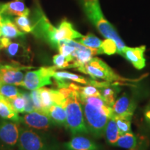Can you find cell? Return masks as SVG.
Here are the masks:
<instances>
[{"label": "cell", "instance_id": "cell-28", "mask_svg": "<svg viewBox=\"0 0 150 150\" xmlns=\"http://www.w3.org/2000/svg\"><path fill=\"white\" fill-rule=\"evenodd\" d=\"M15 23L21 31L24 33H31L33 31V26L29 16H18L14 19Z\"/></svg>", "mask_w": 150, "mask_h": 150}, {"label": "cell", "instance_id": "cell-16", "mask_svg": "<svg viewBox=\"0 0 150 150\" xmlns=\"http://www.w3.org/2000/svg\"><path fill=\"white\" fill-rule=\"evenodd\" d=\"M1 37L8 38H16L18 37H22L24 35L23 31H20L16 23L13 22L9 16L4 15L2 26L1 30Z\"/></svg>", "mask_w": 150, "mask_h": 150}, {"label": "cell", "instance_id": "cell-23", "mask_svg": "<svg viewBox=\"0 0 150 150\" xmlns=\"http://www.w3.org/2000/svg\"><path fill=\"white\" fill-rule=\"evenodd\" d=\"M54 79L56 80H61V81H66L70 80L73 81L77 82V83L81 84H86L88 85V79H86L83 76H80V75L72 74V73L65 72V71H55L54 72L53 76H52Z\"/></svg>", "mask_w": 150, "mask_h": 150}, {"label": "cell", "instance_id": "cell-6", "mask_svg": "<svg viewBox=\"0 0 150 150\" xmlns=\"http://www.w3.org/2000/svg\"><path fill=\"white\" fill-rule=\"evenodd\" d=\"M56 68L53 67H42L37 70L29 71L24 74L22 87L29 91L40 88L47 85H52V78Z\"/></svg>", "mask_w": 150, "mask_h": 150}, {"label": "cell", "instance_id": "cell-26", "mask_svg": "<svg viewBox=\"0 0 150 150\" xmlns=\"http://www.w3.org/2000/svg\"><path fill=\"white\" fill-rule=\"evenodd\" d=\"M133 115L131 114H125V115H114L117 127L119 129L120 134H125V133L129 132L131 131V119Z\"/></svg>", "mask_w": 150, "mask_h": 150}, {"label": "cell", "instance_id": "cell-22", "mask_svg": "<svg viewBox=\"0 0 150 150\" xmlns=\"http://www.w3.org/2000/svg\"><path fill=\"white\" fill-rule=\"evenodd\" d=\"M136 143L137 140L136 136L131 131H129V132L120 135L114 146L124 148V149H133L136 146Z\"/></svg>", "mask_w": 150, "mask_h": 150}, {"label": "cell", "instance_id": "cell-25", "mask_svg": "<svg viewBox=\"0 0 150 150\" xmlns=\"http://www.w3.org/2000/svg\"><path fill=\"white\" fill-rule=\"evenodd\" d=\"M77 42L87 47L97 50L99 54V49L102 45V40L92 33H88L77 39Z\"/></svg>", "mask_w": 150, "mask_h": 150}, {"label": "cell", "instance_id": "cell-3", "mask_svg": "<svg viewBox=\"0 0 150 150\" xmlns=\"http://www.w3.org/2000/svg\"><path fill=\"white\" fill-rule=\"evenodd\" d=\"M76 70L84 74H88L93 79H102L115 85L125 84L126 82H136L140 79H127L120 76L105 62L97 57H93L86 64L79 67Z\"/></svg>", "mask_w": 150, "mask_h": 150}, {"label": "cell", "instance_id": "cell-1", "mask_svg": "<svg viewBox=\"0 0 150 150\" xmlns=\"http://www.w3.org/2000/svg\"><path fill=\"white\" fill-rule=\"evenodd\" d=\"M80 3L86 16L97 31L105 38L111 39L116 42L117 54H120L126 45L113 26L104 17L99 0H80Z\"/></svg>", "mask_w": 150, "mask_h": 150}, {"label": "cell", "instance_id": "cell-10", "mask_svg": "<svg viewBox=\"0 0 150 150\" xmlns=\"http://www.w3.org/2000/svg\"><path fill=\"white\" fill-rule=\"evenodd\" d=\"M83 35L74 29L73 25L67 20H63L59 27L56 28L50 45L58 50L59 42L62 40H74L78 39Z\"/></svg>", "mask_w": 150, "mask_h": 150}, {"label": "cell", "instance_id": "cell-5", "mask_svg": "<svg viewBox=\"0 0 150 150\" xmlns=\"http://www.w3.org/2000/svg\"><path fill=\"white\" fill-rule=\"evenodd\" d=\"M79 102L82 106L86 126L89 132L97 138L102 136L109 118L102 110L93 105L83 101L79 100Z\"/></svg>", "mask_w": 150, "mask_h": 150}, {"label": "cell", "instance_id": "cell-14", "mask_svg": "<svg viewBox=\"0 0 150 150\" xmlns=\"http://www.w3.org/2000/svg\"><path fill=\"white\" fill-rule=\"evenodd\" d=\"M0 11L6 16H29L30 10L25 6L22 0H12L10 2L0 4Z\"/></svg>", "mask_w": 150, "mask_h": 150}, {"label": "cell", "instance_id": "cell-34", "mask_svg": "<svg viewBox=\"0 0 150 150\" xmlns=\"http://www.w3.org/2000/svg\"><path fill=\"white\" fill-rule=\"evenodd\" d=\"M145 117L147 122L150 124V104L147 106L145 111Z\"/></svg>", "mask_w": 150, "mask_h": 150}, {"label": "cell", "instance_id": "cell-37", "mask_svg": "<svg viewBox=\"0 0 150 150\" xmlns=\"http://www.w3.org/2000/svg\"><path fill=\"white\" fill-rule=\"evenodd\" d=\"M131 150H134V149H131Z\"/></svg>", "mask_w": 150, "mask_h": 150}, {"label": "cell", "instance_id": "cell-13", "mask_svg": "<svg viewBox=\"0 0 150 150\" xmlns=\"http://www.w3.org/2000/svg\"><path fill=\"white\" fill-rule=\"evenodd\" d=\"M66 150H99V146L93 140L83 136L75 135L64 144Z\"/></svg>", "mask_w": 150, "mask_h": 150}, {"label": "cell", "instance_id": "cell-12", "mask_svg": "<svg viewBox=\"0 0 150 150\" xmlns=\"http://www.w3.org/2000/svg\"><path fill=\"white\" fill-rule=\"evenodd\" d=\"M4 50L6 53L11 59H20L28 57L27 49L22 44L11 42L10 38L5 37L0 38V50Z\"/></svg>", "mask_w": 150, "mask_h": 150}, {"label": "cell", "instance_id": "cell-33", "mask_svg": "<svg viewBox=\"0 0 150 150\" xmlns=\"http://www.w3.org/2000/svg\"><path fill=\"white\" fill-rule=\"evenodd\" d=\"M22 95L25 100V111L24 112H31L35 110L34 106L31 97V93L27 91H22Z\"/></svg>", "mask_w": 150, "mask_h": 150}, {"label": "cell", "instance_id": "cell-18", "mask_svg": "<svg viewBox=\"0 0 150 150\" xmlns=\"http://www.w3.org/2000/svg\"><path fill=\"white\" fill-rule=\"evenodd\" d=\"M47 115L53 124L66 127V112L63 105L53 104L49 109Z\"/></svg>", "mask_w": 150, "mask_h": 150}, {"label": "cell", "instance_id": "cell-35", "mask_svg": "<svg viewBox=\"0 0 150 150\" xmlns=\"http://www.w3.org/2000/svg\"><path fill=\"white\" fill-rule=\"evenodd\" d=\"M3 18H4V15L1 13V11H0V30H1V26H2V22H3Z\"/></svg>", "mask_w": 150, "mask_h": 150}, {"label": "cell", "instance_id": "cell-11", "mask_svg": "<svg viewBox=\"0 0 150 150\" xmlns=\"http://www.w3.org/2000/svg\"><path fill=\"white\" fill-rule=\"evenodd\" d=\"M146 47L142 45L137 47H125L120 55L122 56L127 61L130 62L137 70H142L145 67L146 61L145 54Z\"/></svg>", "mask_w": 150, "mask_h": 150}, {"label": "cell", "instance_id": "cell-29", "mask_svg": "<svg viewBox=\"0 0 150 150\" xmlns=\"http://www.w3.org/2000/svg\"><path fill=\"white\" fill-rule=\"evenodd\" d=\"M115 53H117V47L115 41L107 38L102 41V45L99 49V54H106L107 55H112Z\"/></svg>", "mask_w": 150, "mask_h": 150}, {"label": "cell", "instance_id": "cell-8", "mask_svg": "<svg viewBox=\"0 0 150 150\" xmlns=\"http://www.w3.org/2000/svg\"><path fill=\"white\" fill-rule=\"evenodd\" d=\"M20 127L19 122L0 120V148L12 150L18 145Z\"/></svg>", "mask_w": 150, "mask_h": 150}, {"label": "cell", "instance_id": "cell-27", "mask_svg": "<svg viewBox=\"0 0 150 150\" xmlns=\"http://www.w3.org/2000/svg\"><path fill=\"white\" fill-rule=\"evenodd\" d=\"M21 91L16 86L11 84L0 83V95L6 98H13L18 96Z\"/></svg>", "mask_w": 150, "mask_h": 150}, {"label": "cell", "instance_id": "cell-15", "mask_svg": "<svg viewBox=\"0 0 150 150\" xmlns=\"http://www.w3.org/2000/svg\"><path fill=\"white\" fill-rule=\"evenodd\" d=\"M134 109L135 105L134 102H132L126 95H122L115 101V103L112 106L114 115H125V114L134 115Z\"/></svg>", "mask_w": 150, "mask_h": 150}, {"label": "cell", "instance_id": "cell-17", "mask_svg": "<svg viewBox=\"0 0 150 150\" xmlns=\"http://www.w3.org/2000/svg\"><path fill=\"white\" fill-rule=\"evenodd\" d=\"M0 117L4 120L20 122V117L14 109L8 98L0 95Z\"/></svg>", "mask_w": 150, "mask_h": 150}, {"label": "cell", "instance_id": "cell-36", "mask_svg": "<svg viewBox=\"0 0 150 150\" xmlns=\"http://www.w3.org/2000/svg\"><path fill=\"white\" fill-rule=\"evenodd\" d=\"M0 150H10V149H3V148H0Z\"/></svg>", "mask_w": 150, "mask_h": 150}, {"label": "cell", "instance_id": "cell-7", "mask_svg": "<svg viewBox=\"0 0 150 150\" xmlns=\"http://www.w3.org/2000/svg\"><path fill=\"white\" fill-rule=\"evenodd\" d=\"M31 67L22 65L19 62L0 63V82L11 85L22 86L24 77L23 71L30 70Z\"/></svg>", "mask_w": 150, "mask_h": 150}, {"label": "cell", "instance_id": "cell-30", "mask_svg": "<svg viewBox=\"0 0 150 150\" xmlns=\"http://www.w3.org/2000/svg\"><path fill=\"white\" fill-rule=\"evenodd\" d=\"M73 62V60L66 56H63V54H56L53 57L54 66L56 67V70L58 69H65L70 68V65Z\"/></svg>", "mask_w": 150, "mask_h": 150}, {"label": "cell", "instance_id": "cell-9", "mask_svg": "<svg viewBox=\"0 0 150 150\" xmlns=\"http://www.w3.org/2000/svg\"><path fill=\"white\" fill-rule=\"evenodd\" d=\"M29 129L36 130H46L50 128L53 124L47 114L33 110L20 117V122Z\"/></svg>", "mask_w": 150, "mask_h": 150}, {"label": "cell", "instance_id": "cell-31", "mask_svg": "<svg viewBox=\"0 0 150 150\" xmlns=\"http://www.w3.org/2000/svg\"><path fill=\"white\" fill-rule=\"evenodd\" d=\"M8 99L18 113H24L25 111V100L22 95V91L18 96L13 98H8Z\"/></svg>", "mask_w": 150, "mask_h": 150}, {"label": "cell", "instance_id": "cell-4", "mask_svg": "<svg viewBox=\"0 0 150 150\" xmlns=\"http://www.w3.org/2000/svg\"><path fill=\"white\" fill-rule=\"evenodd\" d=\"M18 150H56L55 143L44 133L20 128Z\"/></svg>", "mask_w": 150, "mask_h": 150}, {"label": "cell", "instance_id": "cell-24", "mask_svg": "<svg viewBox=\"0 0 150 150\" xmlns=\"http://www.w3.org/2000/svg\"><path fill=\"white\" fill-rule=\"evenodd\" d=\"M69 87L74 89V91H76L77 92L79 95H83V96L86 97H101L99 89L94 86L88 85L86 86H82L79 85H76V84H75L74 83H69Z\"/></svg>", "mask_w": 150, "mask_h": 150}, {"label": "cell", "instance_id": "cell-32", "mask_svg": "<svg viewBox=\"0 0 150 150\" xmlns=\"http://www.w3.org/2000/svg\"><path fill=\"white\" fill-rule=\"evenodd\" d=\"M30 93H31V97L33 101L35 110L42 112V102H41V97L39 88L34 90V91H31Z\"/></svg>", "mask_w": 150, "mask_h": 150}, {"label": "cell", "instance_id": "cell-21", "mask_svg": "<svg viewBox=\"0 0 150 150\" xmlns=\"http://www.w3.org/2000/svg\"><path fill=\"white\" fill-rule=\"evenodd\" d=\"M104 134L108 143L113 146L115 145L120 134L114 117H110L108 119L105 128Z\"/></svg>", "mask_w": 150, "mask_h": 150}, {"label": "cell", "instance_id": "cell-20", "mask_svg": "<svg viewBox=\"0 0 150 150\" xmlns=\"http://www.w3.org/2000/svg\"><path fill=\"white\" fill-rule=\"evenodd\" d=\"M39 91L42 102V112L47 114L50 108L56 103V90L42 87L39 88Z\"/></svg>", "mask_w": 150, "mask_h": 150}, {"label": "cell", "instance_id": "cell-2", "mask_svg": "<svg viewBox=\"0 0 150 150\" xmlns=\"http://www.w3.org/2000/svg\"><path fill=\"white\" fill-rule=\"evenodd\" d=\"M66 97L64 108L66 112V127L73 136L87 134L89 130L86 126L83 111L78 97V93L74 89L67 88H59Z\"/></svg>", "mask_w": 150, "mask_h": 150}, {"label": "cell", "instance_id": "cell-38", "mask_svg": "<svg viewBox=\"0 0 150 150\" xmlns=\"http://www.w3.org/2000/svg\"><path fill=\"white\" fill-rule=\"evenodd\" d=\"M0 83H1V82H0Z\"/></svg>", "mask_w": 150, "mask_h": 150}, {"label": "cell", "instance_id": "cell-19", "mask_svg": "<svg viewBox=\"0 0 150 150\" xmlns=\"http://www.w3.org/2000/svg\"><path fill=\"white\" fill-rule=\"evenodd\" d=\"M79 99L81 101H83L87 103H89L92 105H93L95 107L98 108L100 109L108 118L113 117V112H112V108L110 107L106 104V102L103 100L101 97L99 96H91V97H86L83 95H81L78 94Z\"/></svg>", "mask_w": 150, "mask_h": 150}]
</instances>
